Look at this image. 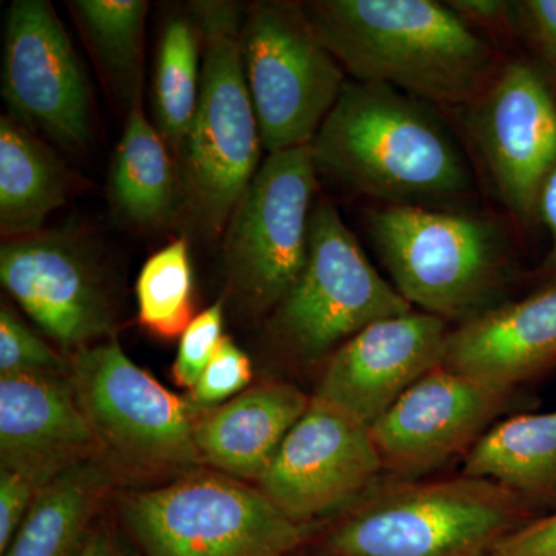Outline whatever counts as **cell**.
Instances as JSON below:
<instances>
[{
  "label": "cell",
  "mask_w": 556,
  "mask_h": 556,
  "mask_svg": "<svg viewBox=\"0 0 556 556\" xmlns=\"http://www.w3.org/2000/svg\"><path fill=\"white\" fill-rule=\"evenodd\" d=\"M309 402L291 383L265 382L218 407L201 409L193 424L201 464L258 482Z\"/></svg>",
  "instance_id": "d6986e66"
},
{
  "label": "cell",
  "mask_w": 556,
  "mask_h": 556,
  "mask_svg": "<svg viewBox=\"0 0 556 556\" xmlns=\"http://www.w3.org/2000/svg\"><path fill=\"white\" fill-rule=\"evenodd\" d=\"M515 388L447 367L428 372L371 427L386 470L415 479L470 448L506 412Z\"/></svg>",
  "instance_id": "9a60e30c"
},
{
  "label": "cell",
  "mask_w": 556,
  "mask_h": 556,
  "mask_svg": "<svg viewBox=\"0 0 556 556\" xmlns=\"http://www.w3.org/2000/svg\"><path fill=\"white\" fill-rule=\"evenodd\" d=\"M412 311L369 262L334 204L318 201L311 214L305 268L270 317L281 345L318 361L375 321Z\"/></svg>",
  "instance_id": "ba28073f"
},
{
  "label": "cell",
  "mask_w": 556,
  "mask_h": 556,
  "mask_svg": "<svg viewBox=\"0 0 556 556\" xmlns=\"http://www.w3.org/2000/svg\"><path fill=\"white\" fill-rule=\"evenodd\" d=\"M68 362L98 447L110 459L144 471L200 466L193 407L138 367L118 340L75 351Z\"/></svg>",
  "instance_id": "9c48e42d"
},
{
  "label": "cell",
  "mask_w": 556,
  "mask_h": 556,
  "mask_svg": "<svg viewBox=\"0 0 556 556\" xmlns=\"http://www.w3.org/2000/svg\"><path fill=\"white\" fill-rule=\"evenodd\" d=\"M303 9L351 79L428 104L466 108L501 65L492 43L445 2L317 0Z\"/></svg>",
  "instance_id": "7a4b0ae2"
},
{
  "label": "cell",
  "mask_w": 556,
  "mask_h": 556,
  "mask_svg": "<svg viewBox=\"0 0 556 556\" xmlns=\"http://www.w3.org/2000/svg\"><path fill=\"white\" fill-rule=\"evenodd\" d=\"M530 508L506 486L463 477L378 482L332 527V556H490L530 521Z\"/></svg>",
  "instance_id": "3957f363"
},
{
  "label": "cell",
  "mask_w": 556,
  "mask_h": 556,
  "mask_svg": "<svg viewBox=\"0 0 556 556\" xmlns=\"http://www.w3.org/2000/svg\"><path fill=\"white\" fill-rule=\"evenodd\" d=\"M251 362L243 350L225 336L219 342L199 382L192 388V407H218L226 399L236 396L251 383Z\"/></svg>",
  "instance_id": "83f0119b"
},
{
  "label": "cell",
  "mask_w": 556,
  "mask_h": 556,
  "mask_svg": "<svg viewBox=\"0 0 556 556\" xmlns=\"http://www.w3.org/2000/svg\"><path fill=\"white\" fill-rule=\"evenodd\" d=\"M223 303L217 302L195 316L179 338L172 376L178 387L192 390L222 342Z\"/></svg>",
  "instance_id": "f1b7e54d"
},
{
  "label": "cell",
  "mask_w": 556,
  "mask_h": 556,
  "mask_svg": "<svg viewBox=\"0 0 556 556\" xmlns=\"http://www.w3.org/2000/svg\"><path fill=\"white\" fill-rule=\"evenodd\" d=\"M367 228L409 305L459 325L501 305L506 239L489 218L452 208L380 206L368 212Z\"/></svg>",
  "instance_id": "5b68a950"
},
{
  "label": "cell",
  "mask_w": 556,
  "mask_h": 556,
  "mask_svg": "<svg viewBox=\"0 0 556 556\" xmlns=\"http://www.w3.org/2000/svg\"><path fill=\"white\" fill-rule=\"evenodd\" d=\"M78 556H131L105 527L91 529Z\"/></svg>",
  "instance_id": "e575fe53"
},
{
  "label": "cell",
  "mask_w": 556,
  "mask_h": 556,
  "mask_svg": "<svg viewBox=\"0 0 556 556\" xmlns=\"http://www.w3.org/2000/svg\"><path fill=\"white\" fill-rule=\"evenodd\" d=\"M84 38L116 98L127 108L141 100L144 0H75L70 2Z\"/></svg>",
  "instance_id": "cb8c5ba5"
},
{
  "label": "cell",
  "mask_w": 556,
  "mask_h": 556,
  "mask_svg": "<svg viewBox=\"0 0 556 556\" xmlns=\"http://www.w3.org/2000/svg\"><path fill=\"white\" fill-rule=\"evenodd\" d=\"M0 281L36 325L73 353L113 338L110 303L90 241L73 228L3 240Z\"/></svg>",
  "instance_id": "5bb4252c"
},
{
  "label": "cell",
  "mask_w": 556,
  "mask_h": 556,
  "mask_svg": "<svg viewBox=\"0 0 556 556\" xmlns=\"http://www.w3.org/2000/svg\"><path fill=\"white\" fill-rule=\"evenodd\" d=\"M100 452L68 372L0 376L2 467L53 479Z\"/></svg>",
  "instance_id": "e0dca14e"
},
{
  "label": "cell",
  "mask_w": 556,
  "mask_h": 556,
  "mask_svg": "<svg viewBox=\"0 0 556 556\" xmlns=\"http://www.w3.org/2000/svg\"><path fill=\"white\" fill-rule=\"evenodd\" d=\"M492 556H556V511L527 521L504 538Z\"/></svg>",
  "instance_id": "1f68e13d"
},
{
  "label": "cell",
  "mask_w": 556,
  "mask_h": 556,
  "mask_svg": "<svg viewBox=\"0 0 556 556\" xmlns=\"http://www.w3.org/2000/svg\"><path fill=\"white\" fill-rule=\"evenodd\" d=\"M203 42L199 105L181 153L182 208L207 236L228 226L258 170L262 137L241 62L243 11L233 2H193Z\"/></svg>",
  "instance_id": "277c9868"
},
{
  "label": "cell",
  "mask_w": 556,
  "mask_h": 556,
  "mask_svg": "<svg viewBox=\"0 0 556 556\" xmlns=\"http://www.w3.org/2000/svg\"><path fill=\"white\" fill-rule=\"evenodd\" d=\"M109 200L115 217L135 228H160L182 211L178 161L135 101L109 179Z\"/></svg>",
  "instance_id": "ffe728a7"
},
{
  "label": "cell",
  "mask_w": 556,
  "mask_h": 556,
  "mask_svg": "<svg viewBox=\"0 0 556 556\" xmlns=\"http://www.w3.org/2000/svg\"><path fill=\"white\" fill-rule=\"evenodd\" d=\"M138 321L160 339L181 338L193 320L188 241H174L144 263L137 280Z\"/></svg>",
  "instance_id": "484cf974"
},
{
  "label": "cell",
  "mask_w": 556,
  "mask_h": 556,
  "mask_svg": "<svg viewBox=\"0 0 556 556\" xmlns=\"http://www.w3.org/2000/svg\"><path fill=\"white\" fill-rule=\"evenodd\" d=\"M68 170L38 135L10 116L0 119V232L3 240L33 236L64 206Z\"/></svg>",
  "instance_id": "603a6c76"
},
{
  "label": "cell",
  "mask_w": 556,
  "mask_h": 556,
  "mask_svg": "<svg viewBox=\"0 0 556 556\" xmlns=\"http://www.w3.org/2000/svg\"><path fill=\"white\" fill-rule=\"evenodd\" d=\"M463 475L556 511V409L500 420L466 453Z\"/></svg>",
  "instance_id": "44dd1931"
},
{
  "label": "cell",
  "mask_w": 556,
  "mask_h": 556,
  "mask_svg": "<svg viewBox=\"0 0 556 556\" xmlns=\"http://www.w3.org/2000/svg\"><path fill=\"white\" fill-rule=\"evenodd\" d=\"M447 321L415 311L362 329L329 358L314 397L371 428L405 393L444 365Z\"/></svg>",
  "instance_id": "2e32d148"
},
{
  "label": "cell",
  "mask_w": 556,
  "mask_h": 556,
  "mask_svg": "<svg viewBox=\"0 0 556 556\" xmlns=\"http://www.w3.org/2000/svg\"><path fill=\"white\" fill-rule=\"evenodd\" d=\"M468 135L507 211L529 225L556 169V97L543 70L517 60L501 64L466 105Z\"/></svg>",
  "instance_id": "8fae6325"
},
{
  "label": "cell",
  "mask_w": 556,
  "mask_h": 556,
  "mask_svg": "<svg viewBox=\"0 0 556 556\" xmlns=\"http://www.w3.org/2000/svg\"><path fill=\"white\" fill-rule=\"evenodd\" d=\"M556 361V281L450 331L444 367L515 388Z\"/></svg>",
  "instance_id": "ac0fdd59"
},
{
  "label": "cell",
  "mask_w": 556,
  "mask_h": 556,
  "mask_svg": "<svg viewBox=\"0 0 556 556\" xmlns=\"http://www.w3.org/2000/svg\"><path fill=\"white\" fill-rule=\"evenodd\" d=\"M201 49L200 28L190 11L170 14L161 33L153 108L155 127L175 159L181 153L199 105Z\"/></svg>",
  "instance_id": "d4e9b609"
},
{
  "label": "cell",
  "mask_w": 556,
  "mask_h": 556,
  "mask_svg": "<svg viewBox=\"0 0 556 556\" xmlns=\"http://www.w3.org/2000/svg\"><path fill=\"white\" fill-rule=\"evenodd\" d=\"M386 470L371 428L311 396L289 431L260 490L295 525L346 510Z\"/></svg>",
  "instance_id": "4fadbf2b"
},
{
  "label": "cell",
  "mask_w": 556,
  "mask_h": 556,
  "mask_svg": "<svg viewBox=\"0 0 556 556\" xmlns=\"http://www.w3.org/2000/svg\"><path fill=\"white\" fill-rule=\"evenodd\" d=\"M70 362L58 356L7 305L0 308V376L68 372Z\"/></svg>",
  "instance_id": "4316f807"
},
{
  "label": "cell",
  "mask_w": 556,
  "mask_h": 556,
  "mask_svg": "<svg viewBox=\"0 0 556 556\" xmlns=\"http://www.w3.org/2000/svg\"><path fill=\"white\" fill-rule=\"evenodd\" d=\"M490 556H492V555H490Z\"/></svg>",
  "instance_id": "d590c367"
},
{
  "label": "cell",
  "mask_w": 556,
  "mask_h": 556,
  "mask_svg": "<svg viewBox=\"0 0 556 556\" xmlns=\"http://www.w3.org/2000/svg\"><path fill=\"white\" fill-rule=\"evenodd\" d=\"M49 482L35 471L0 467V554H5L36 496Z\"/></svg>",
  "instance_id": "f546056e"
},
{
  "label": "cell",
  "mask_w": 556,
  "mask_h": 556,
  "mask_svg": "<svg viewBox=\"0 0 556 556\" xmlns=\"http://www.w3.org/2000/svg\"><path fill=\"white\" fill-rule=\"evenodd\" d=\"M511 27L522 33L544 60L556 65V0L511 2Z\"/></svg>",
  "instance_id": "4dcf8cb0"
},
{
  "label": "cell",
  "mask_w": 556,
  "mask_h": 556,
  "mask_svg": "<svg viewBox=\"0 0 556 556\" xmlns=\"http://www.w3.org/2000/svg\"><path fill=\"white\" fill-rule=\"evenodd\" d=\"M428 102L383 84L348 79L311 141L317 175L383 206L453 204L473 175Z\"/></svg>",
  "instance_id": "6da1fadb"
},
{
  "label": "cell",
  "mask_w": 556,
  "mask_h": 556,
  "mask_svg": "<svg viewBox=\"0 0 556 556\" xmlns=\"http://www.w3.org/2000/svg\"><path fill=\"white\" fill-rule=\"evenodd\" d=\"M110 486L102 460L72 464L40 490L3 556H78Z\"/></svg>",
  "instance_id": "7402d4cb"
},
{
  "label": "cell",
  "mask_w": 556,
  "mask_h": 556,
  "mask_svg": "<svg viewBox=\"0 0 556 556\" xmlns=\"http://www.w3.org/2000/svg\"><path fill=\"white\" fill-rule=\"evenodd\" d=\"M538 218L544 223L548 233H551V251H548L546 262L543 265L544 276L551 283L556 281V169L552 172L544 185L540 197V206H538Z\"/></svg>",
  "instance_id": "836d02e7"
},
{
  "label": "cell",
  "mask_w": 556,
  "mask_h": 556,
  "mask_svg": "<svg viewBox=\"0 0 556 556\" xmlns=\"http://www.w3.org/2000/svg\"><path fill=\"white\" fill-rule=\"evenodd\" d=\"M123 514L146 556H289L305 540L262 490L225 473L134 493Z\"/></svg>",
  "instance_id": "8992f818"
},
{
  "label": "cell",
  "mask_w": 556,
  "mask_h": 556,
  "mask_svg": "<svg viewBox=\"0 0 556 556\" xmlns=\"http://www.w3.org/2000/svg\"><path fill=\"white\" fill-rule=\"evenodd\" d=\"M2 97L10 118L72 152L91 142L86 70L47 0H14L5 21Z\"/></svg>",
  "instance_id": "7c38bea8"
},
{
  "label": "cell",
  "mask_w": 556,
  "mask_h": 556,
  "mask_svg": "<svg viewBox=\"0 0 556 556\" xmlns=\"http://www.w3.org/2000/svg\"><path fill=\"white\" fill-rule=\"evenodd\" d=\"M240 51L263 149L269 155L309 146L348 79L303 3L248 7Z\"/></svg>",
  "instance_id": "52a82bcc"
},
{
  "label": "cell",
  "mask_w": 556,
  "mask_h": 556,
  "mask_svg": "<svg viewBox=\"0 0 556 556\" xmlns=\"http://www.w3.org/2000/svg\"><path fill=\"white\" fill-rule=\"evenodd\" d=\"M316 189L309 146L269 153L233 208L226 269L252 313L276 309L305 268Z\"/></svg>",
  "instance_id": "30bf717a"
},
{
  "label": "cell",
  "mask_w": 556,
  "mask_h": 556,
  "mask_svg": "<svg viewBox=\"0 0 556 556\" xmlns=\"http://www.w3.org/2000/svg\"><path fill=\"white\" fill-rule=\"evenodd\" d=\"M445 3L470 27H511V2L506 0H448Z\"/></svg>",
  "instance_id": "d6a6232c"
}]
</instances>
